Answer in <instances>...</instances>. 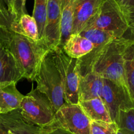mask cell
Wrapping results in <instances>:
<instances>
[{
    "mask_svg": "<svg viewBox=\"0 0 134 134\" xmlns=\"http://www.w3.org/2000/svg\"><path fill=\"white\" fill-rule=\"evenodd\" d=\"M24 97L17 90L15 82L0 85V115L18 109Z\"/></svg>",
    "mask_w": 134,
    "mask_h": 134,
    "instance_id": "cell-14",
    "label": "cell"
},
{
    "mask_svg": "<svg viewBox=\"0 0 134 134\" xmlns=\"http://www.w3.org/2000/svg\"><path fill=\"white\" fill-rule=\"evenodd\" d=\"M10 30L35 41L39 40L36 21L32 16L28 14H23L17 21H13Z\"/></svg>",
    "mask_w": 134,
    "mask_h": 134,
    "instance_id": "cell-18",
    "label": "cell"
},
{
    "mask_svg": "<svg viewBox=\"0 0 134 134\" xmlns=\"http://www.w3.org/2000/svg\"><path fill=\"white\" fill-rule=\"evenodd\" d=\"M118 129L114 122L91 121L90 134H117Z\"/></svg>",
    "mask_w": 134,
    "mask_h": 134,
    "instance_id": "cell-23",
    "label": "cell"
},
{
    "mask_svg": "<svg viewBox=\"0 0 134 134\" xmlns=\"http://www.w3.org/2000/svg\"><path fill=\"white\" fill-rule=\"evenodd\" d=\"M129 24L134 20V0H116Z\"/></svg>",
    "mask_w": 134,
    "mask_h": 134,
    "instance_id": "cell-24",
    "label": "cell"
},
{
    "mask_svg": "<svg viewBox=\"0 0 134 134\" xmlns=\"http://www.w3.org/2000/svg\"><path fill=\"white\" fill-rule=\"evenodd\" d=\"M114 122L118 132L124 134H134V107L120 111Z\"/></svg>",
    "mask_w": 134,
    "mask_h": 134,
    "instance_id": "cell-21",
    "label": "cell"
},
{
    "mask_svg": "<svg viewBox=\"0 0 134 134\" xmlns=\"http://www.w3.org/2000/svg\"><path fill=\"white\" fill-rule=\"evenodd\" d=\"M26 0H13V21H17L23 14H26Z\"/></svg>",
    "mask_w": 134,
    "mask_h": 134,
    "instance_id": "cell-25",
    "label": "cell"
},
{
    "mask_svg": "<svg viewBox=\"0 0 134 134\" xmlns=\"http://www.w3.org/2000/svg\"><path fill=\"white\" fill-rule=\"evenodd\" d=\"M47 0H34L32 16L35 20L39 31V40H42L44 35L47 20Z\"/></svg>",
    "mask_w": 134,
    "mask_h": 134,
    "instance_id": "cell-22",
    "label": "cell"
},
{
    "mask_svg": "<svg viewBox=\"0 0 134 134\" xmlns=\"http://www.w3.org/2000/svg\"><path fill=\"white\" fill-rule=\"evenodd\" d=\"M51 52L61 78L64 102L69 104H78V59L68 56L60 47L51 50Z\"/></svg>",
    "mask_w": 134,
    "mask_h": 134,
    "instance_id": "cell-5",
    "label": "cell"
},
{
    "mask_svg": "<svg viewBox=\"0 0 134 134\" xmlns=\"http://www.w3.org/2000/svg\"><path fill=\"white\" fill-rule=\"evenodd\" d=\"M19 110L25 119L40 127L47 126L55 120V111L51 102L37 88L24 96Z\"/></svg>",
    "mask_w": 134,
    "mask_h": 134,
    "instance_id": "cell-6",
    "label": "cell"
},
{
    "mask_svg": "<svg viewBox=\"0 0 134 134\" xmlns=\"http://www.w3.org/2000/svg\"><path fill=\"white\" fill-rule=\"evenodd\" d=\"M129 41L130 38L125 37L114 39L78 59L80 77L92 72L127 88L123 70V52Z\"/></svg>",
    "mask_w": 134,
    "mask_h": 134,
    "instance_id": "cell-1",
    "label": "cell"
},
{
    "mask_svg": "<svg viewBox=\"0 0 134 134\" xmlns=\"http://www.w3.org/2000/svg\"><path fill=\"white\" fill-rule=\"evenodd\" d=\"M55 122L72 134H90L91 120L79 104L64 103L55 113Z\"/></svg>",
    "mask_w": 134,
    "mask_h": 134,
    "instance_id": "cell-9",
    "label": "cell"
},
{
    "mask_svg": "<svg viewBox=\"0 0 134 134\" xmlns=\"http://www.w3.org/2000/svg\"><path fill=\"white\" fill-rule=\"evenodd\" d=\"M94 48L93 43L80 34H72L62 49L72 58L80 59L90 53Z\"/></svg>",
    "mask_w": 134,
    "mask_h": 134,
    "instance_id": "cell-15",
    "label": "cell"
},
{
    "mask_svg": "<svg viewBox=\"0 0 134 134\" xmlns=\"http://www.w3.org/2000/svg\"><path fill=\"white\" fill-rule=\"evenodd\" d=\"M0 121L9 134H72L54 122L40 127L25 119L19 109L0 115Z\"/></svg>",
    "mask_w": 134,
    "mask_h": 134,
    "instance_id": "cell-7",
    "label": "cell"
},
{
    "mask_svg": "<svg viewBox=\"0 0 134 134\" xmlns=\"http://www.w3.org/2000/svg\"><path fill=\"white\" fill-rule=\"evenodd\" d=\"M101 98L109 111L112 121L114 122L120 111L134 107V100L128 88L110 80L103 79Z\"/></svg>",
    "mask_w": 134,
    "mask_h": 134,
    "instance_id": "cell-8",
    "label": "cell"
},
{
    "mask_svg": "<svg viewBox=\"0 0 134 134\" xmlns=\"http://www.w3.org/2000/svg\"><path fill=\"white\" fill-rule=\"evenodd\" d=\"M78 104L91 121L112 122L109 111L101 98L81 101L78 102Z\"/></svg>",
    "mask_w": 134,
    "mask_h": 134,
    "instance_id": "cell-16",
    "label": "cell"
},
{
    "mask_svg": "<svg viewBox=\"0 0 134 134\" xmlns=\"http://www.w3.org/2000/svg\"><path fill=\"white\" fill-rule=\"evenodd\" d=\"M11 30L7 28H0V41H7L9 39Z\"/></svg>",
    "mask_w": 134,
    "mask_h": 134,
    "instance_id": "cell-27",
    "label": "cell"
},
{
    "mask_svg": "<svg viewBox=\"0 0 134 134\" xmlns=\"http://www.w3.org/2000/svg\"><path fill=\"white\" fill-rule=\"evenodd\" d=\"M79 34L90 41L94 46V48H99L117 39L112 34L95 28L85 27Z\"/></svg>",
    "mask_w": 134,
    "mask_h": 134,
    "instance_id": "cell-20",
    "label": "cell"
},
{
    "mask_svg": "<svg viewBox=\"0 0 134 134\" xmlns=\"http://www.w3.org/2000/svg\"><path fill=\"white\" fill-rule=\"evenodd\" d=\"M3 2L5 3V6H6L7 9L8 11L10 13L11 15L13 16V0H3ZM14 20V18H13Z\"/></svg>",
    "mask_w": 134,
    "mask_h": 134,
    "instance_id": "cell-28",
    "label": "cell"
},
{
    "mask_svg": "<svg viewBox=\"0 0 134 134\" xmlns=\"http://www.w3.org/2000/svg\"><path fill=\"white\" fill-rule=\"evenodd\" d=\"M34 81L36 88L48 98L55 113L65 103L61 78L53 60L51 51L45 56Z\"/></svg>",
    "mask_w": 134,
    "mask_h": 134,
    "instance_id": "cell-3",
    "label": "cell"
},
{
    "mask_svg": "<svg viewBox=\"0 0 134 134\" xmlns=\"http://www.w3.org/2000/svg\"><path fill=\"white\" fill-rule=\"evenodd\" d=\"M8 40L0 41V85L17 83L23 78L20 69L8 47Z\"/></svg>",
    "mask_w": 134,
    "mask_h": 134,
    "instance_id": "cell-11",
    "label": "cell"
},
{
    "mask_svg": "<svg viewBox=\"0 0 134 134\" xmlns=\"http://www.w3.org/2000/svg\"><path fill=\"white\" fill-rule=\"evenodd\" d=\"M105 0H74L72 34L82 31L91 18L96 14Z\"/></svg>",
    "mask_w": 134,
    "mask_h": 134,
    "instance_id": "cell-12",
    "label": "cell"
},
{
    "mask_svg": "<svg viewBox=\"0 0 134 134\" xmlns=\"http://www.w3.org/2000/svg\"><path fill=\"white\" fill-rule=\"evenodd\" d=\"M103 79L95 73H87L80 77L78 86V101H85L101 98Z\"/></svg>",
    "mask_w": 134,
    "mask_h": 134,
    "instance_id": "cell-13",
    "label": "cell"
},
{
    "mask_svg": "<svg viewBox=\"0 0 134 134\" xmlns=\"http://www.w3.org/2000/svg\"><path fill=\"white\" fill-rule=\"evenodd\" d=\"M123 70L127 88L134 100V38H130L123 52Z\"/></svg>",
    "mask_w": 134,
    "mask_h": 134,
    "instance_id": "cell-19",
    "label": "cell"
},
{
    "mask_svg": "<svg viewBox=\"0 0 134 134\" xmlns=\"http://www.w3.org/2000/svg\"><path fill=\"white\" fill-rule=\"evenodd\" d=\"M129 22L116 0H105L85 27H95L112 34L117 39L123 37L129 30Z\"/></svg>",
    "mask_w": 134,
    "mask_h": 134,
    "instance_id": "cell-4",
    "label": "cell"
},
{
    "mask_svg": "<svg viewBox=\"0 0 134 134\" xmlns=\"http://www.w3.org/2000/svg\"><path fill=\"white\" fill-rule=\"evenodd\" d=\"M0 11L3 12V13H6V14H10V13H9V11H8L7 9L6 6H5V3H4L3 0H0Z\"/></svg>",
    "mask_w": 134,
    "mask_h": 134,
    "instance_id": "cell-29",
    "label": "cell"
},
{
    "mask_svg": "<svg viewBox=\"0 0 134 134\" xmlns=\"http://www.w3.org/2000/svg\"><path fill=\"white\" fill-rule=\"evenodd\" d=\"M0 134H9L2 123L0 121Z\"/></svg>",
    "mask_w": 134,
    "mask_h": 134,
    "instance_id": "cell-31",
    "label": "cell"
},
{
    "mask_svg": "<svg viewBox=\"0 0 134 134\" xmlns=\"http://www.w3.org/2000/svg\"><path fill=\"white\" fill-rule=\"evenodd\" d=\"M13 18L9 14L0 11V28H7L10 30V26Z\"/></svg>",
    "mask_w": 134,
    "mask_h": 134,
    "instance_id": "cell-26",
    "label": "cell"
},
{
    "mask_svg": "<svg viewBox=\"0 0 134 134\" xmlns=\"http://www.w3.org/2000/svg\"><path fill=\"white\" fill-rule=\"evenodd\" d=\"M74 0H62L60 16V39L59 47L63 48L69 37L72 35L74 20Z\"/></svg>",
    "mask_w": 134,
    "mask_h": 134,
    "instance_id": "cell-17",
    "label": "cell"
},
{
    "mask_svg": "<svg viewBox=\"0 0 134 134\" xmlns=\"http://www.w3.org/2000/svg\"><path fill=\"white\" fill-rule=\"evenodd\" d=\"M7 45L23 78L34 81L43 58L51 50L42 40L33 41L11 31Z\"/></svg>",
    "mask_w": 134,
    "mask_h": 134,
    "instance_id": "cell-2",
    "label": "cell"
},
{
    "mask_svg": "<svg viewBox=\"0 0 134 134\" xmlns=\"http://www.w3.org/2000/svg\"><path fill=\"white\" fill-rule=\"evenodd\" d=\"M117 134H124V133H121V132H118H118H117Z\"/></svg>",
    "mask_w": 134,
    "mask_h": 134,
    "instance_id": "cell-32",
    "label": "cell"
},
{
    "mask_svg": "<svg viewBox=\"0 0 134 134\" xmlns=\"http://www.w3.org/2000/svg\"><path fill=\"white\" fill-rule=\"evenodd\" d=\"M130 31L131 35H132L133 37L134 38V20L130 24V26H129V30Z\"/></svg>",
    "mask_w": 134,
    "mask_h": 134,
    "instance_id": "cell-30",
    "label": "cell"
},
{
    "mask_svg": "<svg viewBox=\"0 0 134 134\" xmlns=\"http://www.w3.org/2000/svg\"><path fill=\"white\" fill-rule=\"evenodd\" d=\"M62 0H47V20L43 41L50 50L59 47Z\"/></svg>",
    "mask_w": 134,
    "mask_h": 134,
    "instance_id": "cell-10",
    "label": "cell"
}]
</instances>
